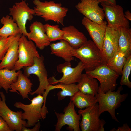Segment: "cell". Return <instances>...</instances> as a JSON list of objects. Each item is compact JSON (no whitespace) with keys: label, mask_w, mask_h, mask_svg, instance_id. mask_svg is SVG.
I'll return each mask as SVG.
<instances>
[{"label":"cell","mask_w":131,"mask_h":131,"mask_svg":"<svg viewBox=\"0 0 131 131\" xmlns=\"http://www.w3.org/2000/svg\"><path fill=\"white\" fill-rule=\"evenodd\" d=\"M123 88L119 86L116 91H109L104 93L99 87L98 93L95 96L97 102L99 103L98 115L105 111H107L112 118L118 122L119 121L115 115V110L120 106L121 103L124 101L128 96V93L121 94Z\"/></svg>","instance_id":"obj_1"},{"label":"cell","mask_w":131,"mask_h":131,"mask_svg":"<svg viewBox=\"0 0 131 131\" xmlns=\"http://www.w3.org/2000/svg\"><path fill=\"white\" fill-rule=\"evenodd\" d=\"M72 54L84 65L86 71L93 70L101 64H106L100 50L90 40H87L78 48L74 49Z\"/></svg>","instance_id":"obj_2"},{"label":"cell","mask_w":131,"mask_h":131,"mask_svg":"<svg viewBox=\"0 0 131 131\" xmlns=\"http://www.w3.org/2000/svg\"><path fill=\"white\" fill-rule=\"evenodd\" d=\"M33 2L35 5V15L41 17L46 21H53L64 26V19L68 11V8L62 6L61 3L53 1L43 2L33 0Z\"/></svg>","instance_id":"obj_3"},{"label":"cell","mask_w":131,"mask_h":131,"mask_svg":"<svg viewBox=\"0 0 131 131\" xmlns=\"http://www.w3.org/2000/svg\"><path fill=\"white\" fill-rule=\"evenodd\" d=\"M36 47L32 41L22 35L18 40V59L13 69L18 71L24 67L32 66L34 57H40Z\"/></svg>","instance_id":"obj_4"},{"label":"cell","mask_w":131,"mask_h":131,"mask_svg":"<svg viewBox=\"0 0 131 131\" xmlns=\"http://www.w3.org/2000/svg\"><path fill=\"white\" fill-rule=\"evenodd\" d=\"M29 104H25L21 102H16L14 106L23 110L24 112L22 114L23 119L27 121L26 127H29L34 126L42 118V108L44 103V98L42 95H38L31 100Z\"/></svg>","instance_id":"obj_5"},{"label":"cell","mask_w":131,"mask_h":131,"mask_svg":"<svg viewBox=\"0 0 131 131\" xmlns=\"http://www.w3.org/2000/svg\"><path fill=\"white\" fill-rule=\"evenodd\" d=\"M85 73L98 80L100 88L104 93L114 91L117 85L116 81L119 75L106 64H101L93 70L86 71Z\"/></svg>","instance_id":"obj_6"},{"label":"cell","mask_w":131,"mask_h":131,"mask_svg":"<svg viewBox=\"0 0 131 131\" xmlns=\"http://www.w3.org/2000/svg\"><path fill=\"white\" fill-rule=\"evenodd\" d=\"M98 111V105L97 103L91 106L78 111V114L82 116L79 123L82 131H105L104 126L106 122L99 118Z\"/></svg>","instance_id":"obj_7"},{"label":"cell","mask_w":131,"mask_h":131,"mask_svg":"<svg viewBox=\"0 0 131 131\" xmlns=\"http://www.w3.org/2000/svg\"><path fill=\"white\" fill-rule=\"evenodd\" d=\"M57 70L59 73H62L63 75L60 79H56L54 76L48 78V81L51 85L57 84H75L80 80L82 73L84 70V65L80 61L76 66L71 67L70 62L65 61L57 66Z\"/></svg>","instance_id":"obj_8"},{"label":"cell","mask_w":131,"mask_h":131,"mask_svg":"<svg viewBox=\"0 0 131 131\" xmlns=\"http://www.w3.org/2000/svg\"><path fill=\"white\" fill-rule=\"evenodd\" d=\"M44 57L41 55L39 57H35L34 59V63L31 66L24 67L23 74L29 78L31 74L37 76L39 81V85L36 90L30 94L33 95L35 94L42 95L49 87L47 73L44 63Z\"/></svg>","instance_id":"obj_9"},{"label":"cell","mask_w":131,"mask_h":131,"mask_svg":"<svg viewBox=\"0 0 131 131\" xmlns=\"http://www.w3.org/2000/svg\"><path fill=\"white\" fill-rule=\"evenodd\" d=\"M26 0H22L19 2L15 3L9 10V15L17 24L21 34L27 37L28 32L26 25L27 21H31L33 19L35 12L33 9L28 6Z\"/></svg>","instance_id":"obj_10"},{"label":"cell","mask_w":131,"mask_h":131,"mask_svg":"<svg viewBox=\"0 0 131 131\" xmlns=\"http://www.w3.org/2000/svg\"><path fill=\"white\" fill-rule=\"evenodd\" d=\"M100 3L108 26L115 30L120 28H130L129 20L125 17L123 9L121 6L104 2Z\"/></svg>","instance_id":"obj_11"},{"label":"cell","mask_w":131,"mask_h":131,"mask_svg":"<svg viewBox=\"0 0 131 131\" xmlns=\"http://www.w3.org/2000/svg\"><path fill=\"white\" fill-rule=\"evenodd\" d=\"M57 119L55 125V131H60L63 126L68 125L69 128L74 131H80L79 121L81 115L78 114L75 108V106L70 100L67 106L63 110V113L55 111Z\"/></svg>","instance_id":"obj_12"},{"label":"cell","mask_w":131,"mask_h":131,"mask_svg":"<svg viewBox=\"0 0 131 131\" xmlns=\"http://www.w3.org/2000/svg\"><path fill=\"white\" fill-rule=\"evenodd\" d=\"M0 116L7 122L13 131H21L23 126L26 127L27 122L22 119V111L15 112L11 110L6 103L5 96L0 92Z\"/></svg>","instance_id":"obj_13"},{"label":"cell","mask_w":131,"mask_h":131,"mask_svg":"<svg viewBox=\"0 0 131 131\" xmlns=\"http://www.w3.org/2000/svg\"><path fill=\"white\" fill-rule=\"evenodd\" d=\"M119 29L115 30L107 25L100 52L106 64L112 59L118 50Z\"/></svg>","instance_id":"obj_14"},{"label":"cell","mask_w":131,"mask_h":131,"mask_svg":"<svg viewBox=\"0 0 131 131\" xmlns=\"http://www.w3.org/2000/svg\"><path fill=\"white\" fill-rule=\"evenodd\" d=\"M98 0H81L75 7L80 13L91 21L98 24L105 18L103 8L99 5Z\"/></svg>","instance_id":"obj_15"},{"label":"cell","mask_w":131,"mask_h":131,"mask_svg":"<svg viewBox=\"0 0 131 131\" xmlns=\"http://www.w3.org/2000/svg\"><path fill=\"white\" fill-rule=\"evenodd\" d=\"M82 24L88 31L93 42L100 50L107 23L104 21L98 24L84 17L82 20Z\"/></svg>","instance_id":"obj_16"},{"label":"cell","mask_w":131,"mask_h":131,"mask_svg":"<svg viewBox=\"0 0 131 131\" xmlns=\"http://www.w3.org/2000/svg\"><path fill=\"white\" fill-rule=\"evenodd\" d=\"M30 32L27 37L29 40L32 41L40 50H42L45 47L51 44L46 34L44 25L40 22L35 21L29 26Z\"/></svg>","instance_id":"obj_17"},{"label":"cell","mask_w":131,"mask_h":131,"mask_svg":"<svg viewBox=\"0 0 131 131\" xmlns=\"http://www.w3.org/2000/svg\"><path fill=\"white\" fill-rule=\"evenodd\" d=\"M21 35L19 34L15 36L0 63V69H13L18 59V40Z\"/></svg>","instance_id":"obj_18"},{"label":"cell","mask_w":131,"mask_h":131,"mask_svg":"<svg viewBox=\"0 0 131 131\" xmlns=\"http://www.w3.org/2000/svg\"><path fill=\"white\" fill-rule=\"evenodd\" d=\"M62 30L64 32L62 39L67 41L74 49L78 48L87 40L84 33L73 26L63 27Z\"/></svg>","instance_id":"obj_19"},{"label":"cell","mask_w":131,"mask_h":131,"mask_svg":"<svg viewBox=\"0 0 131 131\" xmlns=\"http://www.w3.org/2000/svg\"><path fill=\"white\" fill-rule=\"evenodd\" d=\"M33 85L29 78L25 75L20 70L17 79L11 84L9 91L12 92L18 91L23 99H24L28 98V94L32 92Z\"/></svg>","instance_id":"obj_20"},{"label":"cell","mask_w":131,"mask_h":131,"mask_svg":"<svg viewBox=\"0 0 131 131\" xmlns=\"http://www.w3.org/2000/svg\"><path fill=\"white\" fill-rule=\"evenodd\" d=\"M51 54L62 58L65 61L71 62L74 60L72 52L74 49L66 41L63 39L55 43L50 44Z\"/></svg>","instance_id":"obj_21"},{"label":"cell","mask_w":131,"mask_h":131,"mask_svg":"<svg viewBox=\"0 0 131 131\" xmlns=\"http://www.w3.org/2000/svg\"><path fill=\"white\" fill-rule=\"evenodd\" d=\"M77 85L79 91L85 94L95 96L98 92L99 86L96 79L82 74Z\"/></svg>","instance_id":"obj_22"},{"label":"cell","mask_w":131,"mask_h":131,"mask_svg":"<svg viewBox=\"0 0 131 131\" xmlns=\"http://www.w3.org/2000/svg\"><path fill=\"white\" fill-rule=\"evenodd\" d=\"M119 31L117 51L127 58L131 56V29L120 28Z\"/></svg>","instance_id":"obj_23"},{"label":"cell","mask_w":131,"mask_h":131,"mask_svg":"<svg viewBox=\"0 0 131 131\" xmlns=\"http://www.w3.org/2000/svg\"><path fill=\"white\" fill-rule=\"evenodd\" d=\"M70 100L80 109L91 106L97 103L95 96L85 94L79 91L70 97Z\"/></svg>","instance_id":"obj_24"},{"label":"cell","mask_w":131,"mask_h":131,"mask_svg":"<svg viewBox=\"0 0 131 131\" xmlns=\"http://www.w3.org/2000/svg\"><path fill=\"white\" fill-rule=\"evenodd\" d=\"M0 22L3 26L0 29V36L8 37L21 34L17 24L13 20L12 17L8 15L3 17L0 19Z\"/></svg>","instance_id":"obj_25"},{"label":"cell","mask_w":131,"mask_h":131,"mask_svg":"<svg viewBox=\"0 0 131 131\" xmlns=\"http://www.w3.org/2000/svg\"><path fill=\"white\" fill-rule=\"evenodd\" d=\"M20 70L16 71L7 69H0V84L7 93L10 88V85L16 81Z\"/></svg>","instance_id":"obj_26"},{"label":"cell","mask_w":131,"mask_h":131,"mask_svg":"<svg viewBox=\"0 0 131 131\" xmlns=\"http://www.w3.org/2000/svg\"><path fill=\"white\" fill-rule=\"evenodd\" d=\"M57 88L61 89L62 90L59 92L57 94L58 99L59 101L64 99L67 96L72 97L79 91L77 85L75 84H58L55 85H50L45 92L48 94L51 90Z\"/></svg>","instance_id":"obj_27"},{"label":"cell","mask_w":131,"mask_h":131,"mask_svg":"<svg viewBox=\"0 0 131 131\" xmlns=\"http://www.w3.org/2000/svg\"><path fill=\"white\" fill-rule=\"evenodd\" d=\"M127 60L123 54L117 51L112 60L106 65L120 75H121L123 67Z\"/></svg>","instance_id":"obj_28"},{"label":"cell","mask_w":131,"mask_h":131,"mask_svg":"<svg viewBox=\"0 0 131 131\" xmlns=\"http://www.w3.org/2000/svg\"><path fill=\"white\" fill-rule=\"evenodd\" d=\"M44 26L46 33L50 42L63 39L64 32L58 25H51L47 23Z\"/></svg>","instance_id":"obj_29"},{"label":"cell","mask_w":131,"mask_h":131,"mask_svg":"<svg viewBox=\"0 0 131 131\" xmlns=\"http://www.w3.org/2000/svg\"><path fill=\"white\" fill-rule=\"evenodd\" d=\"M131 70V56H130L127 58L123 69L120 82L121 85H125L129 88H131V82L129 79Z\"/></svg>","instance_id":"obj_30"},{"label":"cell","mask_w":131,"mask_h":131,"mask_svg":"<svg viewBox=\"0 0 131 131\" xmlns=\"http://www.w3.org/2000/svg\"><path fill=\"white\" fill-rule=\"evenodd\" d=\"M15 36H0V61H1Z\"/></svg>","instance_id":"obj_31"},{"label":"cell","mask_w":131,"mask_h":131,"mask_svg":"<svg viewBox=\"0 0 131 131\" xmlns=\"http://www.w3.org/2000/svg\"><path fill=\"white\" fill-rule=\"evenodd\" d=\"M0 131H13L6 121L0 116Z\"/></svg>","instance_id":"obj_32"},{"label":"cell","mask_w":131,"mask_h":131,"mask_svg":"<svg viewBox=\"0 0 131 131\" xmlns=\"http://www.w3.org/2000/svg\"><path fill=\"white\" fill-rule=\"evenodd\" d=\"M41 126L40 123L39 121L34 126L32 129L27 128L25 126H23L21 129V131H39Z\"/></svg>","instance_id":"obj_33"},{"label":"cell","mask_w":131,"mask_h":131,"mask_svg":"<svg viewBox=\"0 0 131 131\" xmlns=\"http://www.w3.org/2000/svg\"><path fill=\"white\" fill-rule=\"evenodd\" d=\"M131 129L127 123L123 124V126L118 127L115 131H131Z\"/></svg>","instance_id":"obj_34"},{"label":"cell","mask_w":131,"mask_h":131,"mask_svg":"<svg viewBox=\"0 0 131 131\" xmlns=\"http://www.w3.org/2000/svg\"><path fill=\"white\" fill-rule=\"evenodd\" d=\"M100 3L104 2L114 5L116 4V0H98Z\"/></svg>","instance_id":"obj_35"},{"label":"cell","mask_w":131,"mask_h":131,"mask_svg":"<svg viewBox=\"0 0 131 131\" xmlns=\"http://www.w3.org/2000/svg\"><path fill=\"white\" fill-rule=\"evenodd\" d=\"M124 16L127 20L131 21V13L129 10H127L125 12Z\"/></svg>","instance_id":"obj_36"},{"label":"cell","mask_w":131,"mask_h":131,"mask_svg":"<svg viewBox=\"0 0 131 131\" xmlns=\"http://www.w3.org/2000/svg\"><path fill=\"white\" fill-rule=\"evenodd\" d=\"M1 88H2V87L0 84V89H1Z\"/></svg>","instance_id":"obj_37"}]
</instances>
